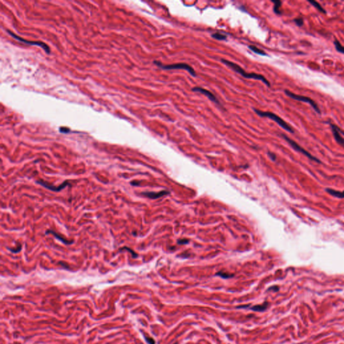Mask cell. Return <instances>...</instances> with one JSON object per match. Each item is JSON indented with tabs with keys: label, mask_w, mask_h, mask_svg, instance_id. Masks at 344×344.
I'll return each mask as SVG.
<instances>
[{
	"label": "cell",
	"mask_w": 344,
	"mask_h": 344,
	"mask_svg": "<svg viewBox=\"0 0 344 344\" xmlns=\"http://www.w3.org/2000/svg\"><path fill=\"white\" fill-rule=\"evenodd\" d=\"M337 129H338V130H339V132H340L341 134H342V135H344V131H343V130H342V129H339L338 126H337Z\"/></svg>",
	"instance_id": "obj_26"
},
{
	"label": "cell",
	"mask_w": 344,
	"mask_h": 344,
	"mask_svg": "<svg viewBox=\"0 0 344 344\" xmlns=\"http://www.w3.org/2000/svg\"><path fill=\"white\" fill-rule=\"evenodd\" d=\"M278 289H279V288L278 287V286H272V287H270L268 289V291H270V290H275V291H278Z\"/></svg>",
	"instance_id": "obj_24"
},
{
	"label": "cell",
	"mask_w": 344,
	"mask_h": 344,
	"mask_svg": "<svg viewBox=\"0 0 344 344\" xmlns=\"http://www.w3.org/2000/svg\"><path fill=\"white\" fill-rule=\"evenodd\" d=\"M174 344H177V343H174Z\"/></svg>",
	"instance_id": "obj_27"
},
{
	"label": "cell",
	"mask_w": 344,
	"mask_h": 344,
	"mask_svg": "<svg viewBox=\"0 0 344 344\" xmlns=\"http://www.w3.org/2000/svg\"><path fill=\"white\" fill-rule=\"evenodd\" d=\"M8 33H9V34L12 35V36L14 38V39L18 40L19 41H20V42L28 44H30V45H36V46H40V47H42L44 50H45L46 53H50V49H49V47L46 44H44V43H41V42H33V41L26 40H24V39H22V38H20V37H19V36H16V35L13 34V33H12V32H10V31H8Z\"/></svg>",
	"instance_id": "obj_7"
},
{
	"label": "cell",
	"mask_w": 344,
	"mask_h": 344,
	"mask_svg": "<svg viewBox=\"0 0 344 344\" xmlns=\"http://www.w3.org/2000/svg\"><path fill=\"white\" fill-rule=\"evenodd\" d=\"M146 342L149 344H155V341L150 337H145Z\"/></svg>",
	"instance_id": "obj_21"
},
{
	"label": "cell",
	"mask_w": 344,
	"mask_h": 344,
	"mask_svg": "<svg viewBox=\"0 0 344 344\" xmlns=\"http://www.w3.org/2000/svg\"><path fill=\"white\" fill-rule=\"evenodd\" d=\"M170 194V192H169L168 191L163 190L159 192H143L142 193V195L151 199H157L159 198H161V197L165 195H167V194Z\"/></svg>",
	"instance_id": "obj_10"
},
{
	"label": "cell",
	"mask_w": 344,
	"mask_h": 344,
	"mask_svg": "<svg viewBox=\"0 0 344 344\" xmlns=\"http://www.w3.org/2000/svg\"><path fill=\"white\" fill-rule=\"evenodd\" d=\"M248 47H249V49L251 50V51H253V53H255L256 54H257V55H262V56H266L267 55V54L266 53L265 51H264V50L259 49V48L256 46L249 45Z\"/></svg>",
	"instance_id": "obj_16"
},
{
	"label": "cell",
	"mask_w": 344,
	"mask_h": 344,
	"mask_svg": "<svg viewBox=\"0 0 344 344\" xmlns=\"http://www.w3.org/2000/svg\"><path fill=\"white\" fill-rule=\"evenodd\" d=\"M192 91L198 92V93H200V94H202L203 95H205V96L208 98L210 100L212 101V102L215 103L216 104L220 105V102H219L218 100L217 99V98H216L215 95L212 93V92L206 90V89L202 88L201 87H194V88H192Z\"/></svg>",
	"instance_id": "obj_6"
},
{
	"label": "cell",
	"mask_w": 344,
	"mask_h": 344,
	"mask_svg": "<svg viewBox=\"0 0 344 344\" xmlns=\"http://www.w3.org/2000/svg\"><path fill=\"white\" fill-rule=\"evenodd\" d=\"M221 60L223 64L227 65V67H230L232 70H233L234 71L239 73V74H240L241 76H243V77L246 79H256V80L262 81L263 84H265L267 86V87H270V83L262 75L258 74V73H247L245 71L243 68H241L239 65H237V63L230 61V60L223 59H222Z\"/></svg>",
	"instance_id": "obj_1"
},
{
	"label": "cell",
	"mask_w": 344,
	"mask_h": 344,
	"mask_svg": "<svg viewBox=\"0 0 344 344\" xmlns=\"http://www.w3.org/2000/svg\"><path fill=\"white\" fill-rule=\"evenodd\" d=\"M189 243V240L186 239H179L177 241V243L179 245H185Z\"/></svg>",
	"instance_id": "obj_22"
},
{
	"label": "cell",
	"mask_w": 344,
	"mask_h": 344,
	"mask_svg": "<svg viewBox=\"0 0 344 344\" xmlns=\"http://www.w3.org/2000/svg\"><path fill=\"white\" fill-rule=\"evenodd\" d=\"M130 184H132V185H135V186H136V185H139V182H137V181H132V182H131V183H130Z\"/></svg>",
	"instance_id": "obj_25"
},
{
	"label": "cell",
	"mask_w": 344,
	"mask_h": 344,
	"mask_svg": "<svg viewBox=\"0 0 344 344\" xmlns=\"http://www.w3.org/2000/svg\"><path fill=\"white\" fill-rule=\"evenodd\" d=\"M211 36L213 39H215L216 40H227V36L226 34H222V33H213L211 34Z\"/></svg>",
	"instance_id": "obj_17"
},
{
	"label": "cell",
	"mask_w": 344,
	"mask_h": 344,
	"mask_svg": "<svg viewBox=\"0 0 344 344\" xmlns=\"http://www.w3.org/2000/svg\"><path fill=\"white\" fill-rule=\"evenodd\" d=\"M333 44H334V45H335V49L337 50V51H338L339 53H341L342 54H344V46L341 44V43H339V40H337V39H335V40L333 41Z\"/></svg>",
	"instance_id": "obj_18"
},
{
	"label": "cell",
	"mask_w": 344,
	"mask_h": 344,
	"mask_svg": "<svg viewBox=\"0 0 344 344\" xmlns=\"http://www.w3.org/2000/svg\"><path fill=\"white\" fill-rule=\"evenodd\" d=\"M216 275L218 276L221 277V278H224V279L231 278H232V277L234 276V274H230V273H226V272H219L218 273H216Z\"/></svg>",
	"instance_id": "obj_19"
},
{
	"label": "cell",
	"mask_w": 344,
	"mask_h": 344,
	"mask_svg": "<svg viewBox=\"0 0 344 344\" xmlns=\"http://www.w3.org/2000/svg\"><path fill=\"white\" fill-rule=\"evenodd\" d=\"M267 154H268L269 157H270V159H272V160L276 161V155H275L274 153H272V152H268V153H267Z\"/></svg>",
	"instance_id": "obj_23"
},
{
	"label": "cell",
	"mask_w": 344,
	"mask_h": 344,
	"mask_svg": "<svg viewBox=\"0 0 344 344\" xmlns=\"http://www.w3.org/2000/svg\"><path fill=\"white\" fill-rule=\"evenodd\" d=\"M37 184H40V185L43 186V187H46V189H49L51 191H54V192H60V190H62L63 188H65V187H67V186L69 185V184L67 181H65V182H63V184H60L59 186H53V185H50V184H48L46 181H44L43 180H40V181H36Z\"/></svg>",
	"instance_id": "obj_8"
},
{
	"label": "cell",
	"mask_w": 344,
	"mask_h": 344,
	"mask_svg": "<svg viewBox=\"0 0 344 344\" xmlns=\"http://www.w3.org/2000/svg\"><path fill=\"white\" fill-rule=\"evenodd\" d=\"M294 22L299 27H301L302 25L304 24L303 18H301V17H299V18H297L294 19Z\"/></svg>",
	"instance_id": "obj_20"
},
{
	"label": "cell",
	"mask_w": 344,
	"mask_h": 344,
	"mask_svg": "<svg viewBox=\"0 0 344 344\" xmlns=\"http://www.w3.org/2000/svg\"><path fill=\"white\" fill-rule=\"evenodd\" d=\"M284 92H285V94H286V95H288L289 98H292V99H294L295 100L300 101H304V102L309 104L311 106H312V108H313V109L315 110V112H317L318 114H321V110L319 109V108H318L317 104L315 102V101L311 99L310 98L304 96V95L295 94L292 93V92L290 91L289 90H286L284 91Z\"/></svg>",
	"instance_id": "obj_5"
},
{
	"label": "cell",
	"mask_w": 344,
	"mask_h": 344,
	"mask_svg": "<svg viewBox=\"0 0 344 344\" xmlns=\"http://www.w3.org/2000/svg\"><path fill=\"white\" fill-rule=\"evenodd\" d=\"M281 136H282V137L288 143L290 146H291V147L293 149H294V150H295L296 151H297V152H299L300 153H301L302 155H304V156H306V157H308V159H311V160H312V161L317 162V163H321L319 159H317V157H315V156H313V155H311L309 152H308L307 150H305L304 148H302L301 146L299 145L297 143H296L294 141H293L292 139H291V138H289L288 136L285 135L284 134H282Z\"/></svg>",
	"instance_id": "obj_4"
},
{
	"label": "cell",
	"mask_w": 344,
	"mask_h": 344,
	"mask_svg": "<svg viewBox=\"0 0 344 344\" xmlns=\"http://www.w3.org/2000/svg\"><path fill=\"white\" fill-rule=\"evenodd\" d=\"M268 305H269L268 302H265L262 304L255 305L253 307H251V310L256 312H263L267 309V308L268 307Z\"/></svg>",
	"instance_id": "obj_13"
},
{
	"label": "cell",
	"mask_w": 344,
	"mask_h": 344,
	"mask_svg": "<svg viewBox=\"0 0 344 344\" xmlns=\"http://www.w3.org/2000/svg\"><path fill=\"white\" fill-rule=\"evenodd\" d=\"M272 2L273 3V4H274L273 8L274 13L278 15L282 14V12L280 11V8H281L282 5V2L279 1V0H275V1H272Z\"/></svg>",
	"instance_id": "obj_14"
},
{
	"label": "cell",
	"mask_w": 344,
	"mask_h": 344,
	"mask_svg": "<svg viewBox=\"0 0 344 344\" xmlns=\"http://www.w3.org/2000/svg\"><path fill=\"white\" fill-rule=\"evenodd\" d=\"M155 65L159 67V68L164 70H175V69H184L185 71H187L190 74L193 76V77H196V73L195 70L194 69L192 66L189 65L187 63H175V64H171V65H164L161 62L157 61V60H155L153 62Z\"/></svg>",
	"instance_id": "obj_3"
},
{
	"label": "cell",
	"mask_w": 344,
	"mask_h": 344,
	"mask_svg": "<svg viewBox=\"0 0 344 344\" xmlns=\"http://www.w3.org/2000/svg\"><path fill=\"white\" fill-rule=\"evenodd\" d=\"M308 2L309 3V4H311L313 6H314V7L316 8L317 10H318L320 12H321V13H323V14L327 13L325 9L322 7V5H321V4L318 2H316V1H311V0H308Z\"/></svg>",
	"instance_id": "obj_15"
},
{
	"label": "cell",
	"mask_w": 344,
	"mask_h": 344,
	"mask_svg": "<svg viewBox=\"0 0 344 344\" xmlns=\"http://www.w3.org/2000/svg\"><path fill=\"white\" fill-rule=\"evenodd\" d=\"M253 110L254 112L256 113V114H257V115L260 116V117H267L268 118V119L272 120L273 121H274L275 122H276L280 126H281L283 129H284L285 130H286V131H288L291 133L294 132V130L293 129L292 127L291 126H290L286 121L281 119L280 116L276 115V114L271 112H266V111L255 109V108L253 109Z\"/></svg>",
	"instance_id": "obj_2"
},
{
	"label": "cell",
	"mask_w": 344,
	"mask_h": 344,
	"mask_svg": "<svg viewBox=\"0 0 344 344\" xmlns=\"http://www.w3.org/2000/svg\"><path fill=\"white\" fill-rule=\"evenodd\" d=\"M325 191L328 194H329L330 195L333 197H335V198H344V190L342 191V192H340V191H337L334 189L326 188Z\"/></svg>",
	"instance_id": "obj_12"
},
{
	"label": "cell",
	"mask_w": 344,
	"mask_h": 344,
	"mask_svg": "<svg viewBox=\"0 0 344 344\" xmlns=\"http://www.w3.org/2000/svg\"><path fill=\"white\" fill-rule=\"evenodd\" d=\"M48 233L53 235L54 236H55L57 239H59V241H61L63 243H64L65 245H71L73 243V241H69L67 239H66L65 238L62 237L61 235H60V234H58L55 231H53L52 230H48V231H46V234H48Z\"/></svg>",
	"instance_id": "obj_11"
},
{
	"label": "cell",
	"mask_w": 344,
	"mask_h": 344,
	"mask_svg": "<svg viewBox=\"0 0 344 344\" xmlns=\"http://www.w3.org/2000/svg\"><path fill=\"white\" fill-rule=\"evenodd\" d=\"M330 126L331 128V130H332L334 139H335L336 142L338 143L339 145L344 147V138H343L342 135H341V133L339 132L338 129H337V126L333 123H330Z\"/></svg>",
	"instance_id": "obj_9"
}]
</instances>
